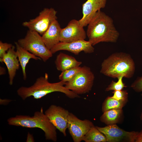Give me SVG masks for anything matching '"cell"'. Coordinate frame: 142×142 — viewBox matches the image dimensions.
Segmentation results:
<instances>
[{
    "instance_id": "7a4b0ae2",
    "label": "cell",
    "mask_w": 142,
    "mask_h": 142,
    "mask_svg": "<svg viewBox=\"0 0 142 142\" xmlns=\"http://www.w3.org/2000/svg\"><path fill=\"white\" fill-rule=\"evenodd\" d=\"M48 78V74L45 73L44 76L38 78L31 86H22L19 88L17 90L18 95L24 100L31 96L35 99H40L48 94L55 92L63 93L70 99L80 97L79 95L65 87V82L60 81L51 83L49 82Z\"/></svg>"
},
{
    "instance_id": "8fae6325",
    "label": "cell",
    "mask_w": 142,
    "mask_h": 142,
    "mask_svg": "<svg viewBox=\"0 0 142 142\" xmlns=\"http://www.w3.org/2000/svg\"><path fill=\"white\" fill-rule=\"evenodd\" d=\"M86 33L84 27L79 23V20L73 19L67 26L61 29L60 42H70L79 40H85Z\"/></svg>"
},
{
    "instance_id": "2e32d148",
    "label": "cell",
    "mask_w": 142,
    "mask_h": 142,
    "mask_svg": "<svg viewBox=\"0 0 142 142\" xmlns=\"http://www.w3.org/2000/svg\"><path fill=\"white\" fill-rule=\"evenodd\" d=\"M55 63L57 70L62 72L79 67L82 64L74 57L62 52L57 56Z\"/></svg>"
},
{
    "instance_id": "e0dca14e",
    "label": "cell",
    "mask_w": 142,
    "mask_h": 142,
    "mask_svg": "<svg viewBox=\"0 0 142 142\" xmlns=\"http://www.w3.org/2000/svg\"><path fill=\"white\" fill-rule=\"evenodd\" d=\"M15 44L16 46V52L22 68L23 79L26 80L27 78L26 67L30 59H33L37 60H41V59L23 49L18 44L17 42H15Z\"/></svg>"
},
{
    "instance_id": "83f0119b",
    "label": "cell",
    "mask_w": 142,
    "mask_h": 142,
    "mask_svg": "<svg viewBox=\"0 0 142 142\" xmlns=\"http://www.w3.org/2000/svg\"><path fill=\"white\" fill-rule=\"evenodd\" d=\"M11 100L8 99H0L1 104L6 105L8 104Z\"/></svg>"
},
{
    "instance_id": "4316f807",
    "label": "cell",
    "mask_w": 142,
    "mask_h": 142,
    "mask_svg": "<svg viewBox=\"0 0 142 142\" xmlns=\"http://www.w3.org/2000/svg\"><path fill=\"white\" fill-rule=\"evenodd\" d=\"M26 142H34L33 135L28 132L27 134Z\"/></svg>"
},
{
    "instance_id": "4fadbf2b",
    "label": "cell",
    "mask_w": 142,
    "mask_h": 142,
    "mask_svg": "<svg viewBox=\"0 0 142 142\" xmlns=\"http://www.w3.org/2000/svg\"><path fill=\"white\" fill-rule=\"evenodd\" d=\"M107 0H87L82 5L83 16L79 20L81 26H87L96 13L105 8Z\"/></svg>"
},
{
    "instance_id": "ac0fdd59",
    "label": "cell",
    "mask_w": 142,
    "mask_h": 142,
    "mask_svg": "<svg viewBox=\"0 0 142 142\" xmlns=\"http://www.w3.org/2000/svg\"><path fill=\"white\" fill-rule=\"evenodd\" d=\"M122 109H112L104 112L100 118L102 122L108 125L116 124L118 122L121 116Z\"/></svg>"
},
{
    "instance_id": "f1b7e54d",
    "label": "cell",
    "mask_w": 142,
    "mask_h": 142,
    "mask_svg": "<svg viewBox=\"0 0 142 142\" xmlns=\"http://www.w3.org/2000/svg\"><path fill=\"white\" fill-rule=\"evenodd\" d=\"M6 70L4 68L2 67H0V75H2L6 73Z\"/></svg>"
},
{
    "instance_id": "7402d4cb",
    "label": "cell",
    "mask_w": 142,
    "mask_h": 142,
    "mask_svg": "<svg viewBox=\"0 0 142 142\" xmlns=\"http://www.w3.org/2000/svg\"><path fill=\"white\" fill-rule=\"evenodd\" d=\"M123 77H124L122 76L119 77L117 78L118 81L116 82L112 81L106 88L105 90L109 91L111 90L115 91L122 90L124 88L126 87L123 82Z\"/></svg>"
},
{
    "instance_id": "3957f363",
    "label": "cell",
    "mask_w": 142,
    "mask_h": 142,
    "mask_svg": "<svg viewBox=\"0 0 142 142\" xmlns=\"http://www.w3.org/2000/svg\"><path fill=\"white\" fill-rule=\"evenodd\" d=\"M135 70V63L130 55L119 52L112 54L103 61L100 73L113 78L122 76L130 78L133 76Z\"/></svg>"
},
{
    "instance_id": "4dcf8cb0",
    "label": "cell",
    "mask_w": 142,
    "mask_h": 142,
    "mask_svg": "<svg viewBox=\"0 0 142 142\" xmlns=\"http://www.w3.org/2000/svg\"><path fill=\"white\" fill-rule=\"evenodd\" d=\"M141 96H142V94H141Z\"/></svg>"
},
{
    "instance_id": "5b68a950",
    "label": "cell",
    "mask_w": 142,
    "mask_h": 142,
    "mask_svg": "<svg viewBox=\"0 0 142 142\" xmlns=\"http://www.w3.org/2000/svg\"><path fill=\"white\" fill-rule=\"evenodd\" d=\"M23 49L40 58L45 62L53 56L50 50L46 47L42 36L38 33L29 30L24 38L17 42Z\"/></svg>"
},
{
    "instance_id": "7c38bea8",
    "label": "cell",
    "mask_w": 142,
    "mask_h": 142,
    "mask_svg": "<svg viewBox=\"0 0 142 142\" xmlns=\"http://www.w3.org/2000/svg\"><path fill=\"white\" fill-rule=\"evenodd\" d=\"M61 50H67L77 55L82 51L86 53H93L94 48L88 40H81L70 42H60L50 50L53 54Z\"/></svg>"
},
{
    "instance_id": "d6986e66",
    "label": "cell",
    "mask_w": 142,
    "mask_h": 142,
    "mask_svg": "<svg viewBox=\"0 0 142 142\" xmlns=\"http://www.w3.org/2000/svg\"><path fill=\"white\" fill-rule=\"evenodd\" d=\"M83 141L85 142H106L105 135L94 126L91 128L84 136Z\"/></svg>"
},
{
    "instance_id": "603a6c76",
    "label": "cell",
    "mask_w": 142,
    "mask_h": 142,
    "mask_svg": "<svg viewBox=\"0 0 142 142\" xmlns=\"http://www.w3.org/2000/svg\"><path fill=\"white\" fill-rule=\"evenodd\" d=\"M113 98L118 100L127 101L128 94L125 90H115L113 92Z\"/></svg>"
},
{
    "instance_id": "ffe728a7",
    "label": "cell",
    "mask_w": 142,
    "mask_h": 142,
    "mask_svg": "<svg viewBox=\"0 0 142 142\" xmlns=\"http://www.w3.org/2000/svg\"><path fill=\"white\" fill-rule=\"evenodd\" d=\"M127 101L118 100L111 97H108L103 102L102 106V111L104 112L112 109H122Z\"/></svg>"
},
{
    "instance_id": "6da1fadb",
    "label": "cell",
    "mask_w": 142,
    "mask_h": 142,
    "mask_svg": "<svg viewBox=\"0 0 142 142\" xmlns=\"http://www.w3.org/2000/svg\"><path fill=\"white\" fill-rule=\"evenodd\" d=\"M86 34L93 46L101 42H116L119 33L112 18L100 10L88 25Z\"/></svg>"
},
{
    "instance_id": "cb8c5ba5",
    "label": "cell",
    "mask_w": 142,
    "mask_h": 142,
    "mask_svg": "<svg viewBox=\"0 0 142 142\" xmlns=\"http://www.w3.org/2000/svg\"><path fill=\"white\" fill-rule=\"evenodd\" d=\"M131 88L135 92H142V76L137 78L131 85Z\"/></svg>"
},
{
    "instance_id": "9c48e42d",
    "label": "cell",
    "mask_w": 142,
    "mask_h": 142,
    "mask_svg": "<svg viewBox=\"0 0 142 142\" xmlns=\"http://www.w3.org/2000/svg\"><path fill=\"white\" fill-rule=\"evenodd\" d=\"M93 123L88 119L81 120L73 114L69 113L68 129L74 142H80L88 131L94 126Z\"/></svg>"
},
{
    "instance_id": "44dd1931",
    "label": "cell",
    "mask_w": 142,
    "mask_h": 142,
    "mask_svg": "<svg viewBox=\"0 0 142 142\" xmlns=\"http://www.w3.org/2000/svg\"><path fill=\"white\" fill-rule=\"evenodd\" d=\"M82 67L72 68L62 72L59 76L60 81L65 83L71 81L81 70Z\"/></svg>"
},
{
    "instance_id": "277c9868",
    "label": "cell",
    "mask_w": 142,
    "mask_h": 142,
    "mask_svg": "<svg viewBox=\"0 0 142 142\" xmlns=\"http://www.w3.org/2000/svg\"><path fill=\"white\" fill-rule=\"evenodd\" d=\"M7 121L8 124L11 125L40 128L44 132L46 140L54 142L57 141V129L43 113L42 108L40 111H36L33 116L17 115L8 118Z\"/></svg>"
},
{
    "instance_id": "5bb4252c",
    "label": "cell",
    "mask_w": 142,
    "mask_h": 142,
    "mask_svg": "<svg viewBox=\"0 0 142 142\" xmlns=\"http://www.w3.org/2000/svg\"><path fill=\"white\" fill-rule=\"evenodd\" d=\"M15 48L13 45L2 58H0V62L4 63L6 66L9 74V84L10 85L13 84L16 71L19 69L20 65Z\"/></svg>"
},
{
    "instance_id": "8992f818",
    "label": "cell",
    "mask_w": 142,
    "mask_h": 142,
    "mask_svg": "<svg viewBox=\"0 0 142 142\" xmlns=\"http://www.w3.org/2000/svg\"><path fill=\"white\" fill-rule=\"evenodd\" d=\"M94 78L90 68L84 66L71 81L65 83V86L78 95L84 94L91 90Z\"/></svg>"
},
{
    "instance_id": "52a82bcc",
    "label": "cell",
    "mask_w": 142,
    "mask_h": 142,
    "mask_svg": "<svg viewBox=\"0 0 142 142\" xmlns=\"http://www.w3.org/2000/svg\"><path fill=\"white\" fill-rule=\"evenodd\" d=\"M57 12L53 8H45L35 18L23 22L22 25L42 35L52 22L57 19Z\"/></svg>"
},
{
    "instance_id": "ba28073f",
    "label": "cell",
    "mask_w": 142,
    "mask_h": 142,
    "mask_svg": "<svg viewBox=\"0 0 142 142\" xmlns=\"http://www.w3.org/2000/svg\"><path fill=\"white\" fill-rule=\"evenodd\" d=\"M105 136L106 142H135L138 132L126 131L116 124L108 125L104 127L96 126Z\"/></svg>"
},
{
    "instance_id": "d4e9b609",
    "label": "cell",
    "mask_w": 142,
    "mask_h": 142,
    "mask_svg": "<svg viewBox=\"0 0 142 142\" xmlns=\"http://www.w3.org/2000/svg\"><path fill=\"white\" fill-rule=\"evenodd\" d=\"M12 44L7 43H3L0 41V58H2L8 50L12 48Z\"/></svg>"
},
{
    "instance_id": "30bf717a",
    "label": "cell",
    "mask_w": 142,
    "mask_h": 142,
    "mask_svg": "<svg viewBox=\"0 0 142 142\" xmlns=\"http://www.w3.org/2000/svg\"><path fill=\"white\" fill-rule=\"evenodd\" d=\"M69 113L68 110L60 106L52 105L44 113L56 128L66 136Z\"/></svg>"
},
{
    "instance_id": "484cf974",
    "label": "cell",
    "mask_w": 142,
    "mask_h": 142,
    "mask_svg": "<svg viewBox=\"0 0 142 142\" xmlns=\"http://www.w3.org/2000/svg\"><path fill=\"white\" fill-rule=\"evenodd\" d=\"M135 142H142V130L138 132Z\"/></svg>"
},
{
    "instance_id": "9a60e30c",
    "label": "cell",
    "mask_w": 142,
    "mask_h": 142,
    "mask_svg": "<svg viewBox=\"0 0 142 142\" xmlns=\"http://www.w3.org/2000/svg\"><path fill=\"white\" fill-rule=\"evenodd\" d=\"M62 28L57 19L54 20L47 30L42 35L43 40L47 48L50 50L60 42Z\"/></svg>"
},
{
    "instance_id": "f546056e",
    "label": "cell",
    "mask_w": 142,
    "mask_h": 142,
    "mask_svg": "<svg viewBox=\"0 0 142 142\" xmlns=\"http://www.w3.org/2000/svg\"><path fill=\"white\" fill-rule=\"evenodd\" d=\"M140 119L142 121V112H141L140 116Z\"/></svg>"
}]
</instances>
